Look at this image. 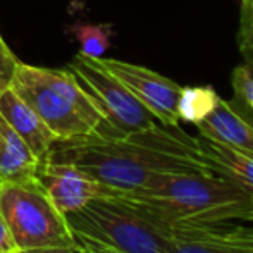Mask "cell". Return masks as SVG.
Masks as SVG:
<instances>
[{"label": "cell", "mask_w": 253, "mask_h": 253, "mask_svg": "<svg viewBox=\"0 0 253 253\" xmlns=\"http://www.w3.org/2000/svg\"><path fill=\"white\" fill-rule=\"evenodd\" d=\"M238 43H240V48L253 47V0H241Z\"/></svg>", "instance_id": "18"}, {"label": "cell", "mask_w": 253, "mask_h": 253, "mask_svg": "<svg viewBox=\"0 0 253 253\" xmlns=\"http://www.w3.org/2000/svg\"><path fill=\"white\" fill-rule=\"evenodd\" d=\"M35 179L64 215L98 198H112L117 195V190L98 183L74 164L48 157L40 159Z\"/></svg>", "instance_id": "8"}, {"label": "cell", "mask_w": 253, "mask_h": 253, "mask_svg": "<svg viewBox=\"0 0 253 253\" xmlns=\"http://www.w3.org/2000/svg\"><path fill=\"white\" fill-rule=\"evenodd\" d=\"M45 157L74 164L117 191L143 190L170 174H212L197 138L188 136L179 126L162 124L127 134L55 141Z\"/></svg>", "instance_id": "1"}, {"label": "cell", "mask_w": 253, "mask_h": 253, "mask_svg": "<svg viewBox=\"0 0 253 253\" xmlns=\"http://www.w3.org/2000/svg\"><path fill=\"white\" fill-rule=\"evenodd\" d=\"M81 253H112V252L103 250V248H97V247H84Z\"/></svg>", "instance_id": "22"}, {"label": "cell", "mask_w": 253, "mask_h": 253, "mask_svg": "<svg viewBox=\"0 0 253 253\" xmlns=\"http://www.w3.org/2000/svg\"><path fill=\"white\" fill-rule=\"evenodd\" d=\"M234 100L233 103L240 110H247L253 116V78L243 66H238L231 76Z\"/></svg>", "instance_id": "16"}, {"label": "cell", "mask_w": 253, "mask_h": 253, "mask_svg": "<svg viewBox=\"0 0 253 253\" xmlns=\"http://www.w3.org/2000/svg\"><path fill=\"white\" fill-rule=\"evenodd\" d=\"M2 253H17V250H10V252H2Z\"/></svg>", "instance_id": "23"}, {"label": "cell", "mask_w": 253, "mask_h": 253, "mask_svg": "<svg viewBox=\"0 0 253 253\" xmlns=\"http://www.w3.org/2000/svg\"><path fill=\"white\" fill-rule=\"evenodd\" d=\"M10 88L42 117L57 141L117 134L73 71L19 62Z\"/></svg>", "instance_id": "3"}, {"label": "cell", "mask_w": 253, "mask_h": 253, "mask_svg": "<svg viewBox=\"0 0 253 253\" xmlns=\"http://www.w3.org/2000/svg\"><path fill=\"white\" fill-rule=\"evenodd\" d=\"M10 250H16L12 234H10L9 227H7V222L3 220L2 213H0V253L10 252Z\"/></svg>", "instance_id": "19"}, {"label": "cell", "mask_w": 253, "mask_h": 253, "mask_svg": "<svg viewBox=\"0 0 253 253\" xmlns=\"http://www.w3.org/2000/svg\"><path fill=\"white\" fill-rule=\"evenodd\" d=\"M38 162L40 159L0 116V183L33 181Z\"/></svg>", "instance_id": "13"}, {"label": "cell", "mask_w": 253, "mask_h": 253, "mask_svg": "<svg viewBox=\"0 0 253 253\" xmlns=\"http://www.w3.org/2000/svg\"><path fill=\"white\" fill-rule=\"evenodd\" d=\"M170 253H253V226L247 222L174 231Z\"/></svg>", "instance_id": "9"}, {"label": "cell", "mask_w": 253, "mask_h": 253, "mask_svg": "<svg viewBox=\"0 0 253 253\" xmlns=\"http://www.w3.org/2000/svg\"><path fill=\"white\" fill-rule=\"evenodd\" d=\"M19 62L21 60L16 57V53L10 50L9 45L5 43V40L0 35V93L5 91L7 88H10Z\"/></svg>", "instance_id": "17"}, {"label": "cell", "mask_w": 253, "mask_h": 253, "mask_svg": "<svg viewBox=\"0 0 253 253\" xmlns=\"http://www.w3.org/2000/svg\"><path fill=\"white\" fill-rule=\"evenodd\" d=\"M0 116L23 138L38 159H43L57 141L55 134L48 129L42 117L12 88L0 93Z\"/></svg>", "instance_id": "10"}, {"label": "cell", "mask_w": 253, "mask_h": 253, "mask_svg": "<svg viewBox=\"0 0 253 253\" xmlns=\"http://www.w3.org/2000/svg\"><path fill=\"white\" fill-rule=\"evenodd\" d=\"M17 253H78V250L71 247H38L28 248V250H17Z\"/></svg>", "instance_id": "20"}, {"label": "cell", "mask_w": 253, "mask_h": 253, "mask_svg": "<svg viewBox=\"0 0 253 253\" xmlns=\"http://www.w3.org/2000/svg\"><path fill=\"white\" fill-rule=\"evenodd\" d=\"M69 71H73L81 86L90 93L107 124L117 134L134 133L159 124V121L134 98V95L110 76L95 59L78 53L71 60Z\"/></svg>", "instance_id": "6"}, {"label": "cell", "mask_w": 253, "mask_h": 253, "mask_svg": "<svg viewBox=\"0 0 253 253\" xmlns=\"http://www.w3.org/2000/svg\"><path fill=\"white\" fill-rule=\"evenodd\" d=\"M95 60L110 76L123 83L162 126H179L177 100L183 86L176 81L138 64L105 57H98Z\"/></svg>", "instance_id": "7"}, {"label": "cell", "mask_w": 253, "mask_h": 253, "mask_svg": "<svg viewBox=\"0 0 253 253\" xmlns=\"http://www.w3.org/2000/svg\"><path fill=\"white\" fill-rule=\"evenodd\" d=\"M67 224L81 245L112 253H170L169 233L152 224L126 203L98 198L67 213Z\"/></svg>", "instance_id": "4"}, {"label": "cell", "mask_w": 253, "mask_h": 253, "mask_svg": "<svg viewBox=\"0 0 253 253\" xmlns=\"http://www.w3.org/2000/svg\"><path fill=\"white\" fill-rule=\"evenodd\" d=\"M198 136L253 155V123L233 102L220 100L212 114L197 124Z\"/></svg>", "instance_id": "11"}, {"label": "cell", "mask_w": 253, "mask_h": 253, "mask_svg": "<svg viewBox=\"0 0 253 253\" xmlns=\"http://www.w3.org/2000/svg\"><path fill=\"white\" fill-rule=\"evenodd\" d=\"M222 98L212 86H184L181 88L177 100L179 121L190 124H200L210 116Z\"/></svg>", "instance_id": "14"}, {"label": "cell", "mask_w": 253, "mask_h": 253, "mask_svg": "<svg viewBox=\"0 0 253 253\" xmlns=\"http://www.w3.org/2000/svg\"><path fill=\"white\" fill-rule=\"evenodd\" d=\"M241 55H243V64L241 66L248 71V74L253 78V47H247V48H240Z\"/></svg>", "instance_id": "21"}, {"label": "cell", "mask_w": 253, "mask_h": 253, "mask_svg": "<svg viewBox=\"0 0 253 253\" xmlns=\"http://www.w3.org/2000/svg\"><path fill=\"white\" fill-rule=\"evenodd\" d=\"M0 213L12 234L16 250L38 247H71L81 253V245L67 219L33 181L0 183Z\"/></svg>", "instance_id": "5"}, {"label": "cell", "mask_w": 253, "mask_h": 253, "mask_svg": "<svg viewBox=\"0 0 253 253\" xmlns=\"http://www.w3.org/2000/svg\"><path fill=\"white\" fill-rule=\"evenodd\" d=\"M71 35L80 43V53L98 59L109 50L112 40V24H91V23H74L69 28Z\"/></svg>", "instance_id": "15"}, {"label": "cell", "mask_w": 253, "mask_h": 253, "mask_svg": "<svg viewBox=\"0 0 253 253\" xmlns=\"http://www.w3.org/2000/svg\"><path fill=\"white\" fill-rule=\"evenodd\" d=\"M197 143L203 162L213 176L222 177L253 198V155L203 136H197Z\"/></svg>", "instance_id": "12"}, {"label": "cell", "mask_w": 253, "mask_h": 253, "mask_svg": "<svg viewBox=\"0 0 253 253\" xmlns=\"http://www.w3.org/2000/svg\"><path fill=\"white\" fill-rule=\"evenodd\" d=\"M129 205L166 233L226 224H253V198L213 174H170L152 186L117 191Z\"/></svg>", "instance_id": "2"}]
</instances>
